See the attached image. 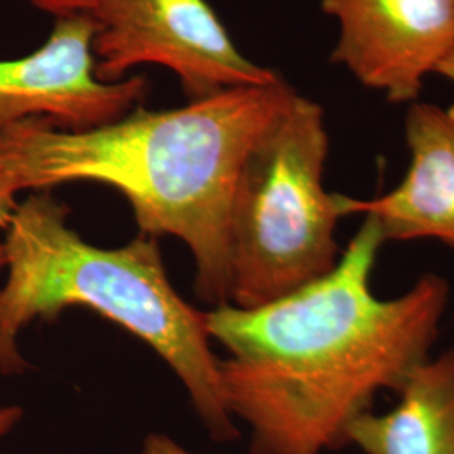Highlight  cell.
<instances>
[{
  "instance_id": "6da1fadb",
  "label": "cell",
  "mask_w": 454,
  "mask_h": 454,
  "mask_svg": "<svg viewBox=\"0 0 454 454\" xmlns=\"http://www.w3.org/2000/svg\"><path fill=\"white\" fill-rule=\"evenodd\" d=\"M386 238L364 215L337 266L254 309L204 311L219 360L223 399L249 429L251 454H324L384 392H397L429 357L450 303V283L426 273L394 298L372 290Z\"/></svg>"
},
{
  "instance_id": "7a4b0ae2",
  "label": "cell",
  "mask_w": 454,
  "mask_h": 454,
  "mask_svg": "<svg viewBox=\"0 0 454 454\" xmlns=\"http://www.w3.org/2000/svg\"><path fill=\"white\" fill-rule=\"evenodd\" d=\"M296 90L283 78L84 130L46 120L0 129V194L71 182L114 187L144 236H174L192 253L197 296L229 303V209L244 159Z\"/></svg>"
},
{
  "instance_id": "3957f363",
  "label": "cell",
  "mask_w": 454,
  "mask_h": 454,
  "mask_svg": "<svg viewBox=\"0 0 454 454\" xmlns=\"http://www.w3.org/2000/svg\"><path fill=\"white\" fill-rule=\"evenodd\" d=\"M67 215L69 209L49 191L34 192L17 204L5 227L0 373L16 375L29 367L17 339L34 320H54L69 307H86L129 330L165 360L212 438H238L204 311L174 290L157 243L138 236L121 247H97L67 224Z\"/></svg>"
},
{
  "instance_id": "277c9868",
  "label": "cell",
  "mask_w": 454,
  "mask_h": 454,
  "mask_svg": "<svg viewBox=\"0 0 454 454\" xmlns=\"http://www.w3.org/2000/svg\"><path fill=\"white\" fill-rule=\"evenodd\" d=\"M330 138L322 105L293 93L239 168L229 209V303L254 309L340 260V194L325 187Z\"/></svg>"
},
{
  "instance_id": "5b68a950",
  "label": "cell",
  "mask_w": 454,
  "mask_h": 454,
  "mask_svg": "<svg viewBox=\"0 0 454 454\" xmlns=\"http://www.w3.org/2000/svg\"><path fill=\"white\" fill-rule=\"evenodd\" d=\"M93 17L101 82H121L135 66H162L197 101L281 80L244 56L206 0H105Z\"/></svg>"
},
{
  "instance_id": "8992f818",
  "label": "cell",
  "mask_w": 454,
  "mask_h": 454,
  "mask_svg": "<svg viewBox=\"0 0 454 454\" xmlns=\"http://www.w3.org/2000/svg\"><path fill=\"white\" fill-rule=\"evenodd\" d=\"M95 33L93 16L56 17L41 48L0 61V129L46 120L66 130H84L114 121L144 101L145 78L114 82L98 78Z\"/></svg>"
},
{
  "instance_id": "52a82bcc",
  "label": "cell",
  "mask_w": 454,
  "mask_h": 454,
  "mask_svg": "<svg viewBox=\"0 0 454 454\" xmlns=\"http://www.w3.org/2000/svg\"><path fill=\"white\" fill-rule=\"evenodd\" d=\"M339 24L330 61L390 103L419 101L454 49V0H320Z\"/></svg>"
},
{
  "instance_id": "ba28073f",
  "label": "cell",
  "mask_w": 454,
  "mask_h": 454,
  "mask_svg": "<svg viewBox=\"0 0 454 454\" xmlns=\"http://www.w3.org/2000/svg\"><path fill=\"white\" fill-rule=\"evenodd\" d=\"M409 165L386 194H340L341 217L372 215L387 241L434 239L454 249V110L409 105L404 118Z\"/></svg>"
},
{
  "instance_id": "9c48e42d",
  "label": "cell",
  "mask_w": 454,
  "mask_h": 454,
  "mask_svg": "<svg viewBox=\"0 0 454 454\" xmlns=\"http://www.w3.org/2000/svg\"><path fill=\"white\" fill-rule=\"evenodd\" d=\"M397 404L367 411L347 429V444L364 454H454V347L418 364Z\"/></svg>"
},
{
  "instance_id": "30bf717a",
  "label": "cell",
  "mask_w": 454,
  "mask_h": 454,
  "mask_svg": "<svg viewBox=\"0 0 454 454\" xmlns=\"http://www.w3.org/2000/svg\"><path fill=\"white\" fill-rule=\"evenodd\" d=\"M29 2L35 9L56 19V17L76 16V14L93 16L95 11L105 0H29Z\"/></svg>"
},
{
  "instance_id": "8fae6325",
  "label": "cell",
  "mask_w": 454,
  "mask_h": 454,
  "mask_svg": "<svg viewBox=\"0 0 454 454\" xmlns=\"http://www.w3.org/2000/svg\"><path fill=\"white\" fill-rule=\"evenodd\" d=\"M138 454H197L189 451L187 448H184L179 444L176 439L167 436V434H160V433H153L148 434Z\"/></svg>"
},
{
  "instance_id": "7c38bea8",
  "label": "cell",
  "mask_w": 454,
  "mask_h": 454,
  "mask_svg": "<svg viewBox=\"0 0 454 454\" xmlns=\"http://www.w3.org/2000/svg\"><path fill=\"white\" fill-rule=\"evenodd\" d=\"M22 407L19 406H2L0 407V441L7 438L14 429L17 424L22 421Z\"/></svg>"
},
{
  "instance_id": "4fadbf2b",
  "label": "cell",
  "mask_w": 454,
  "mask_h": 454,
  "mask_svg": "<svg viewBox=\"0 0 454 454\" xmlns=\"http://www.w3.org/2000/svg\"><path fill=\"white\" fill-rule=\"evenodd\" d=\"M17 199H11L5 195L0 194V229L5 231V227L9 226L12 214L16 211Z\"/></svg>"
},
{
  "instance_id": "5bb4252c",
  "label": "cell",
  "mask_w": 454,
  "mask_h": 454,
  "mask_svg": "<svg viewBox=\"0 0 454 454\" xmlns=\"http://www.w3.org/2000/svg\"><path fill=\"white\" fill-rule=\"evenodd\" d=\"M436 74L442 76L444 80H448V82L454 84V49L446 56V59L439 65L438 69H436Z\"/></svg>"
},
{
  "instance_id": "9a60e30c",
  "label": "cell",
  "mask_w": 454,
  "mask_h": 454,
  "mask_svg": "<svg viewBox=\"0 0 454 454\" xmlns=\"http://www.w3.org/2000/svg\"><path fill=\"white\" fill-rule=\"evenodd\" d=\"M5 268V256H4V246L0 243V271H4Z\"/></svg>"
}]
</instances>
